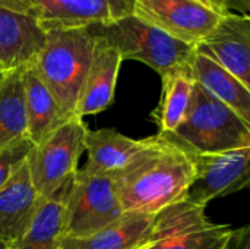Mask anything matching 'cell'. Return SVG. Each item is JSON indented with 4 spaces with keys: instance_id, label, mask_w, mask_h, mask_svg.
<instances>
[{
    "instance_id": "9a60e30c",
    "label": "cell",
    "mask_w": 250,
    "mask_h": 249,
    "mask_svg": "<svg viewBox=\"0 0 250 249\" xmlns=\"http://www.w3.org/2000/svg\"><path fill=\"white\" fill-rule=\"evenodd\" d=\"M94 40L92 60L75 110V114L82 119L85 116L98 114L113 104L119 70L123 62L113 47L101 40Z\"/></svg>"
},
{
    "instance_id": "30bf717a",
    "label": "cell",
    "mask_w": 250,
    "mask_h": 249,
    "mask_svg": "<svg viewBox=\"0 0 250 249\" xmlns=\"http://www.w3.org/2000/svg\"><path fill=\"white\" fill-rule=\"evenodd\" d=\"M157 142V135L135 139L116 129H88L85 136L88 160L83 169L110 176L116 181L152 151Z\"/></svg>"
},
{
    "instance_id": "9c48e42d",
    "label": "cell",
    "mask_w": 250,
    "mask_h": 249,
    "mask_svg": "<svg viewBox=\"0 0 250 249\" xmlns=\"http://www.w3.org/2000/svg\"><path fill=\"white\" fill-rule=\"evenodd\" d=\"M192 153V151H190ZM195 178L186 200L207 207L217 198L246 189L250 183V147L223 153H192Z\"/></svg>"
},
{
    "instance_id": "ba28073f",
    "label": "cell",
    "mask_w": 250,
    "mask_h": 249,
    "mask_svg": "<svg viewBox=\"0 0 250 249\" xmlns=\"http://www.w3.org/2000/svg\"><path fill=\"white\" fill-rule=\"evenodd\" d=\"M211 0H133V15L171 37L198 45L227 15Z\"/></svg>"
},
{
    "instance_id": "3957f363",
    "label": "cell",
    "mask_w": 250,
    "mask_h": 249,
    "mask_svg": "<svg viewBox=\"0 0 250 249\" xmlns=\"http://www.w3.org/2000/svg\"><path fill=\"white\" fill-rule=\"evenodd\" d=\"M88 32L113 47L122 60H138L161 78L179 68L189 66L196 45L183 43L138 16L127 15L105 25L86 26Z\"/></svg>"
},
{
    "instance_id": "6da1fadb",
    "label": "cell",
    "mask_w": 250,
    "mask_h": 249,
    "mask_svg": "<svg viewBox=\"0 0 250 249\" xmlns=\"http://www.w3.org/2000/svg\"><path fill=\"white\" fill-rule=\"evenodd\" d=\"M158 142L142 160L116 179L125 214L154 217L186 198L195 178L192 153L157 134Z\"/></svg>"
},
{
    "instance_id": "5bb4252c",
    "label": "cell",
    "mask_w": 250,
    "mask_h": 249,
    "mask_svg": "<svg viewBox=\"0 0 250 249\" xmlns=\"http://www.w3.org/2000/svg\"><path fill=\"white\" fill-rule=\"evenodd\" d=\"M41 198L28 172L26 161L0 189V244L7 247L29 229Z\"/></svg>"
},
{
    "instance_id": "e0dca14e",
    "label": "cell",
    "mask_w": 250,
    "mask_h": 249,
    "mask_svg": "<svg viewBox=\"0 0 250 249\" xmlns=\"http://www.w3.org/2000/svg\"><path fill=\"white\" fill-rule=\"evenodd\" d=\"M22 82L28 139L32 142V145H37L70 117L64 116L34 66L23 69Z\"/></svg>"
},
{
    "instance_id": "277c9868",
    "label": "cell",
    "mask_w": 250,
    "mask_h": 249,
    "mask_svg": "<svg viewBox=\"0 0 250 249\" xmlns=\"http://www.w3.org/2000/svg\"><path fill=\"white\" fill-rule=\"evenodd\" d=\"M163 136L192 153H223L250 147V123L195 82L186 117Z\"/></svg>"
},
{
    "instance_id": "7402d4cb",
    "label": "cell",
    "mask_w": 250,
    "mask_h": 249,
    "mask_svg": "<svg viewBox=\"0 0 250 249\" xmlns=\"http://www.w3.org/2000/svg\"><path fill=\"white\" fill-rule=\"evenodd\" d=\"M31 148L32 142L26 139L10 148L0 151V189L13 178V175L26 161Z\"/></svg>"
},
{
    "instance_id": "5b68a950",
    "label": "cell",
    "mask_w": 250,
    "mask_h": 249,
    "mask_svg": "<svg viewBox=\"0 0 250 249\" xmlns=\"http://www.w3.org/2000/svg\"><path fill=\"white\" fill-rule=\"evenodd\" d=\"M86 132L88 126L83 119L73 116L40 144L32 145L26 166L41 200L66 195L78 172L79 158L85 153Z\"/></svg>"
},
{
    "instance_id": "44dd1931",
    "label": "cell",
    "mask_w": 250,
    "mask_h": 249,
    "mask_svg": "<svg viewBox=\"0 0 250 249\" xmlns=\"http://www.w3.org/2000/svg\"><path fill=\"white\" fill-rule=\"evenodd\" d=\"M64 197L41 200L37 214L16 242L4 247L6 249H60L63 238Z\"/></svg>"
},
{
    "instance_id": "8fae6325",
    "label": "cell",
    "mask_w": 250,
    "mask_h": 249,
    "mask_svg": "<svg viewBox=\"0 0 250 249\" xmlns=\"http://www.w3.org/2000/svg\"><path fill=\"white\" fill-rule=\"evenodd\" d=\"M44 31L105 25L133 13V0H38Z\"/></svg>"
},
{
    "instance_id": "4316f807",
    "label": "cell",
    "mask_w": 250,
    "mask_h": 249,
    "mask_svg": "<svg viewBox=\"0 0 250 249\" xmlns=\"http://www.w3.org/2000/svg\"><path fill=\"white\" fill-rule=\"evenodd\" d=\"M0 72H3V70H1V68H0Z\"/></svg>"
},
{
    "instance_id": "4fadbf2b",
    "label": "cell",
    "mask_w": 250,
    "mask_h": 249,
    "mask_svg": "<svg viewBox=\"0 0 250 249\" xmlns=\"http://www.w3.org/2000/svg\"><path fill=\"white\" fill-rule=\"evenodd\" d=\"M44 43L45 31L35 16L0 7L1 70L32 66Z\"/></svg>"
},
{
    "instance_id": "52a82bcc",
    "label": "cell",
    "mask_w": 250,
    "mask_h": 249,
    "mask_svg": "<svg viewBox=\"0 0 250 249\" xmlns=\"http://www.w3.org/2000/svg\"><path fill=\"white\" fill-rule=\"evenodd\" d=\"M116 181L78 169L64 197L63 238H86L123 216Z\"/></svg>"
},
{
    "instance_id": "d4e9b609",
    "label": "cell",
    "mask_w": 250,
    "mask_h": 249,
    "mask_svg": "<svg viewBox=\"0 0 250 249\" xmlns=\"http://www.w3.org/2000/svg\"><path fill=\"white\" fill-rule=\"evenodd\" d=\"M230 249H250V227L243 226L234 232Z\"/></svg>"
},
{
    "instance_id": "ffe728a7",
    "label": "cell",
    "mask_w": 250,
    "mask_h": 249,
    "mask_svg": "<svg viewBox=\"0 0 250 249\" xmlns=\"http://www.w3.org/2000/svg\"><path fill=\"white\" fill-rule=\"evenodd\" d=\"M190 65V63H189ZM161 98L151 117L157 123L161 135L173 134L188 114L195 81L189 66L179 68L163 78Z\"/></svg>"
},
{
    "instance_id": "ac0fdd59",
    "label": "cell",
    "mask_w": 250,
    "mask_h": 249,
    "mask_svg": "<svg viewBox=\"0 0 250 249\" xmlns=\"http://www.w3.org/2000/svg\"><path fill=\"white\" fill-rule=\"evenodd\" d=\"M151 225V216L123 214L86 238H62L60 249H133L146 238Z\"/></svg>"
},
{
    "instance_id": "cb8c5ba5",
    "label": "cell",
    "mask_w": 250,
    "mask_h": 249,
    "mask_svg": "<svg viewBox=\"0 0 250 249\" xmlns=\"http://www.w3.org/2000/svg\"><path fill=\"white\" fill-rule=\"evenodd\" d=\"M211 1L217 4L218 7H221L223 10L249 16L250 0H211Z\"/></svg>"
},
{
    "instance_id": "2e32d148",
    "label": "cell",
    "mask_w": 250,
    "mask_h": 249,
    "mask_svg": "<svg viewBox=\"0 0 250 249\" xmlns=\"http://www.w3.org/2000/svg\"><path fill=\"white\" fill-rule=\"evenodd\" d=\"M189 69L196 84L250 123V88L199 47L192 56Z\"/></svg>"
},
{
    "instance_id": "d6986e66",
    "label": "cell",
    "mask_w": 250,
    "mask_h": 249,
    "mask_svg": "<svg viewBox=\"0 0 250 249\" xmlns=\"http://www.w3.org/2000/svg\"><path fill=\"white\" fill-rule=\"evenodd\" d=\"M23 69L3 70L0 76V151L28 139Z\"/></svg>"
},
{
    "instance_id": "7c38bea8",
    "label": "cell",
    "mask_w": 250,
    "mask_h": 249,
    "mask_svg": "<svg viewBox=\"0 0 250 249\" xmlns=\"http://www.w3.org/2000/svg\"><path fill=\"white\" fill-rule=\"evenodd\" d=\"M196 47L250 88V16L229 12Z\"/></svg>"
},
{
    "instance_id": "8992f818",
    "label": "cell",
    "mask_w": 250,
    "mask_h": 249,
    "mask_svg": "<svg viewBox=\"0 0 250 249\" xmlns=\"http://www.w3.org/2000/svg\"><path fill=\"white\" fill-rule=\"evenodd\" d=\"M207 207L186 198L152 217L146 238L133 249H230L234 229L209 220Z\"/></svg>"
},
{
    "instance_id": "83f0119b",
    "label": "cell",
    "mask_w": 250,
    "mask_h": 249,
    "mask_svg": "<svg viewBox=\"0 0 250 249\" xmlns=\"http://www.w3.org/2000/svg\"><path fill=\"white\" fill-rule=\"evenodd\" d=\"M0 76H1V72H0Z\"/></svg>"
},
{
    "instance_id": "603a6c76",
    "label": "cell",
    "mask_w": 250,
    "mask_h": 249,
    "mask_svg": "<svg viewBox=\"0 0 250 249\" xmlns=\"http://www.w3.org/2000/svg\"><path fill=\"white\" fill-rule=\"evenodd\" d=\"M0 7L32 15L38 19V0H0Z\"/></svg>"
},
{
    "instance_id": "484cf974",
    "label": "cell",
    "mask_w": 250,
    "mask_h": 249,
    "mask_svg": "<svg viewBox=\"0 0 250 249\" xmlns=\"http://www.w3.org/2000/svg\"><path fill=\"white\" fill-rule=\"evenodd\" d=\"M0 249H6V248H4V245H1V244H0Z\"/></svg>"
},
{
    "instance_id": "7a4b0ae2",
    "label": "cell",
    "mask_w": 250,
    "mask_h": 249,
    "mask_svg": "<svg viewBox=\"0 0 250 249\" xmlns=\"http://www.w3.org/2000/svg\"><path fill=\"white\" fill-rule=\"evenodd\" d=\"M95 40L86 28L47 29L45 43L32 65L64 116H76Z\"/></svg>"
}]
</instances>
